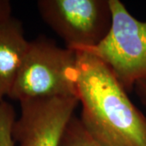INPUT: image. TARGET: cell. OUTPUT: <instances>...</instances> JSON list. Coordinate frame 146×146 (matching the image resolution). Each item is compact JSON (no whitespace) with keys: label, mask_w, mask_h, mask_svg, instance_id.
I'll use <instances>...</instances> for the list:
<instances>
[{"label":"cell","mask_w":146,"mask_h":146,"mask_svg":"<svg viewBox=\"0 0 146 146\" xmlns=\"http://www.w3.org/2000/svg\"><path fill=\"white\" fill-rule=\"evenodd\" d=\"M59 146H102L87 132L79 118L73 116L63 133Z\"/></svg>","instance_id":"cell-7"},{"label":"cell","mask_w":146,"mask_h":146,"mask_svg":"<svg viewBox=\"0 0 146 146\" xmlns=\"http://www.w3.org/2000/svg\"><path fill=\"white\" fill-rule=\"evenodd\" d=\"M77 54L76 93L80 122L102 146H146V118L98 58Z\"/></svg>","instance_id":"cell-1"},{"label":"cell","mask_w":146,"mask_h":146,"mask_svg":"<svg viewBox=\"0 0 146 146\" xmlns=\"http://www.w3.org/2000/svg\"><path fill=\"white\" fill-rule=\"evenodd\" d=\"M136 94L140 98L141 102L146 106V81H141L136 84L135 86Z\"/></svg>","instance_id":"cell-10"},{"label":"cell","mask_w":146,"mask_h":146,"mask_svg":"<svg viewBox=\"0 0 146 146\" xmlns=\"http://www.w3.org/2000/svg\"><path fill=\"white\" fill-rule=\"evenodd\" d=\"M112 22L102 41L89 47H75L105 63L127 92L146 81V21L136 19L119 0H109Z\"/></svg>","instance_id":"cell-3"},{"label":"cell","mask_w":146,"mask_h":146,"mask_svg":"<svg viewBox=\"0 0 146 146\" xmlns=\"http://www.w3.org/2000/svg\"><path fill=\"white\" fill-rule=\"evenodd\" d=\"M36 7L68 49L98 45L111 27L109 0H39Z\"/></svg>","instance_id":"cell-4"},{"label":"cell","mask_w":146,"mask_h":146,"mask_svg":"<svg viewBox=\"0 0 146 146\" xmlns=\"http://www.w3.org/2000/svg\"><path fill=\"white\" fill-rule=\"evenodd\" d=\"M77 54L40 36L29 43L9 98L27 100L74 97L76 93Z\"/></svg>","instance_id":"cell-2"},{"label":"cell","mask_w":146,"mask_h":146,"mask_svg":"<svg viewBox=\"0 0 146 146\" xmlns=\"http://www.w3.org/2000/svg\"><path fill=\"white\" fill-rule=\"evenodd\" d=\"M11 3L8 0H0V21L11 16Z\"/></svg>","instance_id":"cell-9"},{"label":"cell","mask_w":146,"mask_h":146,"mask_svg":"<svg viewBox=\"0 0 146 146\" xmlns=\"http://www.w3.org/2000/svg\"><path fill=\"white\" fill-rule=\"evenodd\" d=\"M12 136L19 146H59L63 133L79 104L77 98L27 100L20 102Z\"/></svg>","instance_id":"cell-5"},{"label":"cell","mask_w":146,"mask_h":146,"mask_svg":"<svg viewBox=\"0 0 146 146\" xmlns=\"http://www.w3.org/2000/svg\"><path fill=\"white\" fill-rule=\"evenodd\" d=\"M29 43L21 21L12 16L0 21V102L10 95Z\"/></svg>","instance_id":"cell-6"},{"label":"cell","mask_w":146,"mask_h":146,"mask_svg":"<svg viewBox=\"0 0 146 146\" xmlns=\"http://www.w3.org/2000/svg\"><path fill=\"white\" fill-rule=\"evenodd\" d=\"M16 119L13 106L3 101L0 102V146H15L12 127Z\"/></svg>","instance_id":"cell-8"}]
</instances>
